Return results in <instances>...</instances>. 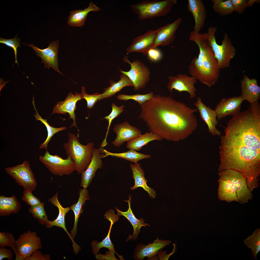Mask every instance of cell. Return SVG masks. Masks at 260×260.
I'll use <instances>...</instances> for the list:
<instances>
[{
    "instance_id": "obj_49",
    "label": "cell",
    "mask_w": 260,
    "mask_h": 260,
    "mask_svg": "<svg viewBox=\"0 0 260 260\" xmlns=\"http://www.w3.org/2000/svg\"><path fill=\"white\" fill-rule=\"evenodd\" d=\"M259 1L260 2V0H247V7H251L255 2H256L257 3H259Z\"/></svg>"
},
{
    "instance_id": "obj_2",
    "label": "cell",
    "mask_w": 260,
    "mask_h": 260,
    "mask_svg": "<svg viewBox=\"0 0 260 260\" xmlns=\"http://www.w3.org/2000/svg\"><path fill=\"white\" fill-rule=\"evenodd\" d=\"M140 106L139 118L162 139L174 141L183 140L197 127L195 113L198 109L191 108L170 96L154 95Z\"/></svg>"
},
{
    "instance_id": "obj_15",
    "label": "cell",
    "mask_w": 260,
    "mask_h": 260,
    "mask_svg": "<svg viewBox=\"0 0 260 260\" xmlns=\"http://www.w3.org/2000/svg\"><path fill=\"white\" fill-rule=\"evenodd\" d=\"M157 32L158 29L150 30L144 34L135 38L126 49L127 52L128 53L139 52L147 55L149 51L153 47Z\"/></svg>"
},
{
    "instance_id": "obj_43",
    "label": "cell",
    "mask_w": 260,
    "mask_h": 260,
    "mask_svg": "<svg viewBox=\"0 0 260 260\" xmlns=\"http://www.w3.org/2000/svg\"><path fill=\"white\" fill-rule=\"evenodd\" d=\"M20 42V39L17 37L16 34L15 37L11 39H6L1 37L0 38V43L4 44L13 49L15 56V63H16L18 65V64L17 59V48L18 47H21L19 43Z\"/></svg>"
},
{
    "instance_id": "obj_26",
    "label": "cell",
    "mask_w": 260,
    "mask_h": 260,
    "mask_svg": "<svg viewBox=\"0 0 260 260\" xmlns=\"http://www.w3.org/2000/svg\"><path fill=\"white\" fill-rule=\"evenodd\" d=\"M130 168L132 172L133 178L134 180L135 185L131 188L133 190L138 187L142 188L149 194L150 196L154 198L156 197V191L152 188L148 187L147 184V180L144 177L145 173L141 168L140 164L138 163L130 164Z\"/></svg>"
},
{
    "instance_id": "obj_23",
    "label": "cell",
    "mask_w": 260,
    "mask_h": 260,
    "mask_svg": "<svg viewBox=\"0 0 260 260\" xmlns=\"http://www.w3.org/2000/svg\"><path fill=\"white\" fill-rule=\"evenodd\" d=\"M240 84V96L244 101H247L250 104L258 101L260 98V87L258 85L257 79H250L244 75Z\"/></svg>"
},
{
    "instance_id": "obj_22",
    "label": "cell",
    "mask_w": 260,
    "mask_h": 260,
    "mask_svg": "<svg viewBox=\"0 0 260 260\" xmlns=\"http://www.w3.org/2000/svg\"><path fill=\"white\" fill-rule=\"evenodd\" d=\"M117 135L112 143L118 147L124 142L137 137L141 134V130L130 125L127 121L115 125L113 130Z\"/></svg>"
},
{
    "instance_id": "obj_37",
    "label": "cell",
    "mask_w": 260,
    "mask_h": 260,
    "mask_svg": "<svg viewBox=\"0 0 260 260\" xmlns=\"http://www.w3.org/2000/svg\"><path fill=\"white\" fill-rule=\"evenodd\" d=\"M214 11L221 16L231 14L234 11L231 0H212Z\"/></svg>"
},
{
    "instance_id": "obj_48",
    "label": "cell",
    "mask_w": 260,
    "mask_h": 260,
    "mask_svg": "<svg viewBox=\"0 0 260 260\" xmlns=\"http://www.w3.org/2000/svg\"><path fill=\"white\" fill-rule=\"evenodd\" d=\"M13 254L12 250L10 249H6L5 247H0V260L5 258L7 259L8 260L13 259Z\"/></svg>"
},
{
    "instance_id": "obj_29",
    "label": "cell",
    "mask_w": 260,
    "mask_h": 260,
    "mask_svg": "<svg viewBox=\"0 0 260 260\" xmlns=\"http://www.w3.org/2000/svg\"><path fill=\"white\" fill-rule=\"evenodd\" d=\"M120 78L119 80L117 82H115L111 80H110V85L108 87L104 88V91L101 94L98 101L114 95L125 87L134 86L132 82L125 74H122L120 76Z\"/></svg>"
},
{
    "instance_id": "obj_25",
    "label": "cell",
    "mask_w": 260,
    "mask_h": 260,
    "mask_svg": "<svg viewBox=\"0 0 260 260\" xmlns=\"http://www.w3.org/2000/svg\"><path fill=\"white\" fill-rule=\"evenodd\" d=\"M129 199L128 200H124L127 202L128 204L129 208L128 210L125 212H123L119 210L117 207L116 208L117 212V214L119 215H122L126 218L132 225L133 228L134 232L132 235L129 234V236L126 241L136 239L139 234L140 229L142 226L146 227V226H149L147 223H145L144 220L142 218L138 219L136 218L132 212L130 206L131 196H129Z\"/></svg>"
},
{
    "instance_id": "obj_18",
    "label": "cell",
    "mask_w": 260,
    "mask_h": 260,
    "mask_svg": "<svg viewBox=\"0 0 260 260\" xmlns=\"http://www.w3.org/2000/svg\"><path fill=\"white\" fill-rule=\"evenodd\" d=\"M103 149L94 148L91 160L86 169L81 174L80 186L86 189L90 185L97 170L102 167L101 159L104 155L102 154Z\"/></svg>"
},
{
    "instance_id": "obj_16",
    "label": "cell",
    "mask_w": 260,
    "mask_h": 260,
    "mask_svg": "<svg viewBox=\"0 0 260 260\" xmlns=\"http://www.w3.org/2000/svg\"><path fill=\"white\" fill-rule=\"evenodd\" d=\"M82 99L80 94L76 92L73 94L70 92L64 101L58 102L54 106L52 114L57 113L66 114L68 113L70 115L69 118H72L73 122L70 127L74 126L79 130L77 126L75 111L76 108V103L78 101Z\"/></svg>"
},
{
    "instance_id": "obj_12",
    "label": "cell",
    "mask_w": 260,
    "mask_h": 260,
    "mask_svg": "<svg viewBox=\"0 0 260 260\" xmlns=\"http://www.w3.org/2000/svg\"><path fill=\"white\" fill-rule=\"evenodd\" d=\"M168 79L169 81L167 87L170 92H172L174 89L179 92H188L191 99L195 97V92L197 90L194 85L197 80L195 78L185 74H180L169 76Z\"/></svg>"
},
{
    "instance_id": "obj_31",
    "label": "cell",
    "mask_w": 260,
    "mask_h": 260,
    "mask_svg": "<svg viewBox=\"0 0 260 260\" xmlns=\"http://www.w3.org/2000/svg\"><path fill=\"white\" fill-rule=\"evenodd\" d=\"M162 139L160 136L153 132H146L127 141L126 147L129 150L139 151L150 142L155 140L161 141Z\"/></svg>"
},
{
    "instance_id": "obj_34",
    "label": "cell",
    "mask_w": 260,
    "mask_h": 260,
    "mask_svg": "<svg viewBox=\"0 0 260 260\" xmlns=\"http://www.w3.org/2000/svg\"><path fill=\"white\" fill-rule=\"evenodd\" d=\"M32 104L33 105L36 113L34 116H35L36 120L40 121L46 127L47 132V136L45 141L41 144L39 146L40 149L45 148L46 150H47L48 145L51 139L54 134L58 132L65 130L67 129L66 126H62L59 128H55L51 126L47 122V119H43L39 115L34 105V98H33Z\"/></svg>"
},
{
    "instance_id": "obj_44",
    "label": "cell",
    "mask_w": 260,
    "mask_h": 260,
    "mask_svg": "<svg viewBox=\"0 0 260 260\" xmlns=\"http://www.w3.org/2000/svg\"><path fill=\"white\" fill-rule=\"evenodd\" d=\"M21 199L23 201L31 207L40 204L42 202H40L39 199L33 195L32 191L28 190H23Z\"/></svg>"
},
{
    "instance_id": "obj_38",
    "label": "cell",
    "mask_w": 260,
    "mask_h": 260,
    "mask_svg": "<svg viewBox=\"0 0 260 260\" xmlns=\"http://www.w3.org/2000/svg\"><path fill=\"white\" fill-rule=\"evenodd\" d=\"M44 203L42 202L40 204L31 207L28 210L33 218L37 219L40 224L46 225L49 220L44 209Z\"/></svg>"
},
{
    "instance_id": "obj_5",
    "label": "cell",
    "mask_w": 260,
    "mask_h": 260,
    "mask_svg": "<svg viewBox=\"0 0 260 260\" xmlns=\"http://www.w3.org/2000/svg\"><path fill=\"white\" fill-rule=\"evenodd\" d=\"M217 30L214 27L208 28L207 41L218 61L220 68L223 69L229 67L231 60L235 55L236 51L227 33L224 34L221 44L217 43L215 35Z\"/></svg>"
},
{
    "instance_id": "obj_47",
    "label": "cell",
    "mask_w": 260,
    "mask_h": 260,
    "mask_svg": "<svg viewBox=\"0 0 260 260\" xmlns=\"http://www.w3.org/2000/svg\"><path fill=\"white\" fill-rule=\"evenodd\" d=\"M49 254H43L41 251L37 250L33 252L29 257L25 260H51Z\"/></svg>"
},
{
    "instance_id": "obj_46",
    "label": "cell",
    "mask_w": 260,
    "mask_h": 260,
    "mask_svg": "<svg viewBox=\"0 0 260 260\" xmlns=\"http://www.w3.org/2000/svg\"><path fill=\"white\" fill-rule=\"evenodd\" d=\"M148 58L151 61L156 62L162 57V54L160 50L156 48H152L148 52L147 55Z\"/></svg>"
},
{
    "instance_id": "obj_1",
    "label": "cell",
    "mask_w": 260,
    "mask_h": 260,
    "mask_svg": "<svg viewBox=\"0 0 260 260\" xmlns=\"http://www.w3.org/2000/svg\"><path fill=\"white\" fill-rule=\"evenodd\" d=\"M220 137V172L231 169L246 177L250 190L259 186L260 111L249 107L233 116Z\"/></svg>"
},
{
    "instance_id": "obj_30",
    "label": "cell",
    "mask_w": 260,
    "mask_h": 260,
    "mask_svg": "<svg viewBox=\"0 0 260 260\" xmlns=\"http://www.w3.org/2000/svg\"><path fill=\"white\" fill-rule=\"evenodd\" d=\"M90 199L88 190L86 189H82L79 191V197L78 202L70 207V210L73 211L75 216L74 224L71 231V234L73 238H75L77 234L78 222L80 214L83 212V208L86 200Z\"/></svg>"
},
{
    "instance_id": "obj_24",
    "label": "cell",
    "mask_w": 260,
    "mask_h": 260,
    "mask_svg": "<svg viewBox=\"0 0 260 260\" xmlns=\"http://www.w3.org/2000/svg\"><path fill=\"white\" fill-rule=\"evenodd\" d=\"M188 8L195 21L194 31L199 32L203 27L207 17L205 5L201 0H188Z\"/></svg>"
},
{
    "instance_id": "obj_41",
    "label": "cell",
    "mask_w": 260,
    "mask_h": 260,
    "mask_svg": "<svg viewBox=\"0 0 260 260\" xmlns=\"http://www.w3.org/2000/svg\"><path fill=\"white\" fill-rule=\"evenodd\" d=\"M85 88L84 86L81 87V92L80 94L82 99H85L87 103V107L88 109H91L93 106L97 101L100 96L101 94L98 92L95 93L93 94H89L85 91Z\"/></svg>"
},
{
    "instance_id": "obj_36",
    "label": "cell",
    "mask_w": 260,
    "mask_h": 260,
    "mask_svg": "<svg viewBox=\"0 0 260 260\" xmlns=\"http://www.w3.org/2000/svg\"><path fill=\"white\" fill-rule=\"evenodd\" d=\"M245 244L252 250V255L257 260V255L260 251V228H257L251 235L244 240Z\"/></svg>"
},
{
    "instance_id": "obj_40",
    "label": "cell",
    "mask_w": 260,
    "mask_h": 260,
    "mask_svg": "<svg viewBox=\"0 0 260 260\" xmlns=\"http://www.w3.org/2000/svg\"><path fill=\"white\" fill-rule=\"evenodd\" d=\"M154 95V93L153 92L144 94H136L134 95H128L120 94L118 95L117 96V98L119 100L126 101L129 99H132L137 102L139 104L141 105L151 99Z\"/></svg>"
},
{
    "instance_id": "obj_7",
    "label": "cell",
    "mask_w": 260,
    "mask_h": 260,
    "mask_svg": "<svg viewBox=\"0 0 260 260\" xmlns=\"http://www.w3.org/2000/svg\"><path fill=\"white\" fill-rule=\"evenodd\" d=\"M40 239L35 231L28 230L20 235L12 248L16 256L15 260H25L35 251L42 248Z\"/></svg>"
},
{
    "instance_id": "obj_35",
    "label": "cell",
    "mask_w": 260,
    "mask_h": 260,
    "mask_svg": "<svg viewBox=\"0 0 260 260\" xmlns=\"http://www.w3.org/2000/svg\"><path fill=\"white\" fill-rule=\"evenodd\" d=\"M109 221L110 222V225L108 234L106 237L100 242H98L96 240H94L92 241L91 245L92 252L94 254H96L98 253L100 248L103 247H105L108 249L110 251L115 252L120 259H123L122 257L119 255L115 251L114 245L112 243L110 239L111 230L113 225L116 221L112 220H109Z\"/></svg>"
},
{
    "instance_id": "obj_39",
    "label": "cell",
    "mask_w": 260,
    "mask_h": 260,
    "mask_svg": "<svg viewBox=\"0 0 260 260\" xmlns=\"http://www.w3.org/2000/svg\"><path fill=\"white\" fill-rule=\"evenodd\" d=\"M111 106L112 110L110 114L108 116L102 118V119H106L109 122V124L107 129V130L105 138L100 146V147L102 148H103L108 144L106 142V138L109 132V128L112 121L124 111V105L119 107L117 106L114 103H112L111 104Z\"/></svg>"
},
{
    "instance_id": "obj_9",
    "label": "cell",
    "mask_w": 260,
    "mask_h": 260,
    "mask_svg": "<svg viewBox=\"0 0 260 260\" xmlns=\"http://www.w3.org/2000/svg\"><path fill=\"white\" fill-rule=\"evenodd\" d=\"M123 60L129 64L130 69L128 71H125L119 69L121 73L126 75L133 84L134 90L136 91L145 88L150 79V72L144 64L139 60H135L132 62L125 56Z\"/></svg>"
},
{
    "instance_id": "obj_10",
    "label": "cell",
    "mask_w": 260,
    "mask_h": 260,
    "mask_svg": "<svg viewBox=\"0 0 260 260\" xmlns=\"http://www.w3.org/2000/svg\"><path fill=\"white\" fill-rule=\"evenodd\" d=\"M218 175L220 178L228 180L233 184L239 202L244 204L252 199L253 195L248 187L246 179L240 173L234 170L227 169L219 172Z\"/></svg>"
},
{
    "instance_id": "obj_42",
    "label": "cell",
    "mask_w": 260,
    "mask_h": 260,
    "mask_svg": "<svg viewBox=\"0 0 260 260\" xmlns=\"http://www.w3.org/2000/svg\"><path fill=\"white\" fill-rule=\"evenodd\" d=\"M16 241L15 238L11 233L3 231L0 232V247L8 246L12 248Z\"/></svg>"
},
{
    "instance_id": "obj_19",
    "label": "cell",
    "mask_w": 260,
    "mask_h": 260,
    "mask_svg": "<svg viewBox=\"0 0 260 260\" xmlns=\"http://www.w3.org/2000/svg\"><path fill=\"white\" fill-rule=\"evenodd\" d=\"M194 105L198 109L201 117L207 125L209 132L213 136H220L221 132L216 128L218 122L215 110L203 103L200 97H197Z\"/></svg>"
},
{
    "instance_id": "obj_8",
    "label": "cell",
    "mask_w": 260,
    "mask_h": 260,
    "mask_svg": "<svg viewBox=\"0 0 260 260\" xmlns=\"http://www.w3.org/2000/svg\"><path fill=\"white\" fill-rule=\"evenodd\" d=\"M39 161L54 174L60 176L69 175L76 170L75 165L70 157L65 159L57 155H52L46 150L43 156H39Z\"/></svg>"
},
{
    "instance_id": "obj_45",
    "label": "cell",
    "mask_w": 260,
    "mask_h": 260,
    "mask_svg": "<svg viewBox=\"0 0 260 260\" xmlns=\"http://www.w3.org/2000/svg\"><path fill=\"white\" fill-rule=\"evenodd\" d=\"M247 1V0H231L234 11L239 14L243 13L248 7Z\"/></svg>"
},
{
    "instance_id": "obj_14",
    "label": "cell",
    "mask_w": 260,
    "mask_h": 260,
    "mask_svg": "<svg viewBox=\"0 0 260 260\" xmlns=\"http://www.w3.org/2000/svg\"><path fill=\"white\" fill-rule=\"evenodd\" d=\"M243 101L240 95L222 98L214 109L217 120H220L228 116H233L239 112Z\"/></svg>"
},
{
    "instance_id": "obj_20",
    "label": "cell",
    "mask_w": 260,
    "mask_h": 260,
    "mask_svg": "<svg viewBox=\"0 0 260 260\" xmlns=\"http://www.w3.org/2000/svg\"><path fill=\"white\" fill-rule=\"evenodd\" d=\"M182 21L179 18L174 21L161 26L158 29L156 37L152 48L159 46H165L172 43L175 39L176 32Z\"/></svg>"
},
{
    "instance_id": "obj_17",
    "label": "cell",
    "mask_w": 260,
    "mask_h": 260,
    "mask_svg": "<svg viewBox=\"0 0 260 260\" xmlns=\"http://www.w3.org/2000/svg\"><path fill=\"white\" fill-rule=\"evenodd\" d=\"M48 201L58 208L59 213L57 218L55 220L52 221H48L46 225V227L49 228L55 226L63 228L69 237L72 242V246L75 254H77L81 250L80 247L74 241L73 238L67 231L65 226V217L66 214L70 210V207L65 208L62 206L58 200V192L52 198H49Z\"/></svg>"
},
{
    "instance_id": "obj_3",
    "label": "cell",
    "mask_w": 260,
    "mask_h": 260,
    "mask_svg": "<svg viewBox=\"0 0 260 260\" xmlns=\"http://www.w3.org/2000/svg\"><path fill=\"white\" fill-rule=\"evenodd\" d=\"M207 33H202L194 30L189 38L198 46L199 53L197 57L192 60L188 67L191 76L209 87L218 81L220 70L217 60L207 41Z\"/></svg>"
},
{
    "instance_id": "obj_21",
    "label": "cell",
    "mask_w": 260,
    "mask_h": 260,
    "mask_svg": "<svg viewBox=\"0 0 260 260\" xmlns=\"http://www.w3.org/2000/svg\"><path fill=\"white\" fill-rule=\"evenodd\" d=\"M171 242L169 240H159L158 237L152 243L146 245L140 244L136 247L133 255L134 259L142 260L146 257L152 259L155 257L160 250L169 245Z\"/></svg>"
},
{
    "instance_id": "obj_28",
    "label": "cell",
    "mask_w": 260,
    "mask_h": 260,
    "mask_svg": "<svg viewBox=\"0 0 260 260\" xmlns=\"http://www.w3.org/2000/svg\"><path fill=\"white\" fill-rule=\"evenodd\" d=\"M218 181V197L219 200L229 203L233 201L239 202L235 189L232 183L228 180L220 178Z\"/></svg>"
},
{
    "instance_id": "obj_6",
    "label": "cell",
    "mask_w": 260,
    "mask_h": 260,
    "mask_svg": "<svg viewBox=\"0 0 260 260\" xmlns=\"http://www.w3.org/2000/svg\"><path fill=\"white\" fill-rule=\"evenodd\" d=\"M177 1L176 0H144L130 7L132 12L142 20L164 16L171 10Z\"/></svg>"
},
{
    "instance_id": "obj_33",
    "label": "cell",
    "mask_w": 260,
    "mask_h": 260,
    "mask_svg": "<svg viewBox=\"0 0 260 260\" xmlns=\"http://www.w3.org/2000/svg\"><path fill=\"white\" fill-rule=\"evenodd\" d=\"M129 150V151L124 152L115 153L110 152L103 148V152L105 153L103 158L110 156H112L123 158L130 162L136 163L140 160L143 159L150 158L151 157L150 155H146L139 153L133 149Z\"/></svg>"
},
{
    "instance_id": "obj_27",
    "label": "cell",
    "mask_w": 260,
    "mask_h": 260,
    "mask_svg": "<svg viewBox=\"0 0 260 260\" xmlns=\"http://www.w3.org/2000/svg\"><path fill=\"white\" fill-rule=\"evenodd\" d=\"M101 10L91 1L90 3L89 6L83 10L79 9L70 12L68 18V24L72 26L81 27L84 25L86 18L90 12Z\"/></svg>"
},
{
    "instance_id": "obj_4",
    "label": "cell",
    "mask_w": 260,
    "mask_h": 260,
    "mask_svg": "<svg viewBox=\"0 0 260 260\" xmlns=\"http://www.w3.org/2000/svg\"><path fill=\"white\" fill-rule=\"evenodd\" d=\"M68 139L63 144L66 153L74 162L76 170L81 174L87 168L92 158L94 145L90 142L85 145L79 142V136L71 132L68 134Z\"/></svg>"
},
{
    "instance_id": "obj_13",
    "label": "cell",
    "mask_w": 260,
    "mask_h": 260,
    "mask_svg": "<svg viewBox=\"0 0 260 260\" xmlns=\"http://www.w3.org/2000/svg\"><path fill=\"white\" fill-rule=\"evenodd\" d=\"M24 44L31 47L35 52L36 55L41 58L42 63L45 65L44 68L50 67L53 69L55 72L63 74L59 71L58 66V52L59 41L58 40L53 41L50 43L47 48L41 49L35 46L32 43Z\"/></svg>"
},
{
    "instance_id": "obj_11",
    "label": "cell",
    "mask_w": 260,
    "mask_h": 260,
    "mask_svg": "<svg viewBox=\"0 0 260 260\" xmlns=\"http://www.w3.org/2000/svg\"><path fill=\"white\" fill-rule=\"evenodd\" d=\"M9 175L24 190L32 191L35 189L37 182L34 174L31 170L29 162L24 161L22 164L5 168Z\"/></svg>"
},
{
    "instance_id": "obj_32",
    "label": "cell",
    "mask_w": 260,
    "mask_h": 260,
    "mask_svg": "<svg viewBox=\"0 0 260 260\" xmlns=\"http://www.w3.org/2000/svg\"><path fill=\"white\" fill-rule=\"evenodd\" d=\"M21 205L15 195L11 197L0 196V215L8 216L11 213H17L20 209Z\"/></svg>"
}]
</instances>
